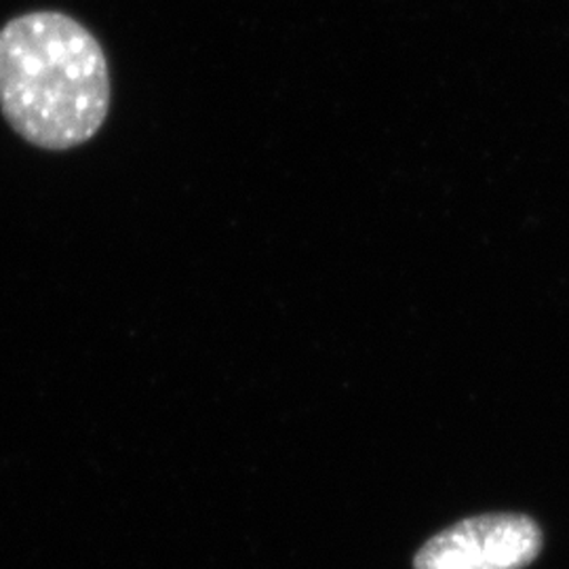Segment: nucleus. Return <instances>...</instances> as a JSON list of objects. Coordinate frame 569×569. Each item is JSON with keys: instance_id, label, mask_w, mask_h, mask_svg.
Listing matches in <instances>:
<instances>
[{"instance_id": "f03ea898", "label": "nucleus", "mask_w": 569, "mask_h": 569, "mask_svg": "<svg viewBox=\"0 0 569 569\" xmlns=\"http://www.w3.org/2000/svg\"><path fill=\"white\" fill-rule=\"evenodd\" d=\"M542 547L545 533L529 515L486 512L428 538L413 557V569H526Z\"/></svg>"}, {"instance_id": "f257e3e1", "label": "nucleus", "mask_w": 569, "mask_h": 569, "mask_svg": "<svg viewBox=\"0 0 569 569\" xmlns=\"http://www.w3.org/2000/svg\"><path fill=\"white\" fill-rule=\"evenodd\" d=\"M102 44L81 21L34 11L0 28V112L42 150L61 152L98 136L110 112Z\"/></svg>"}]
</instances>
